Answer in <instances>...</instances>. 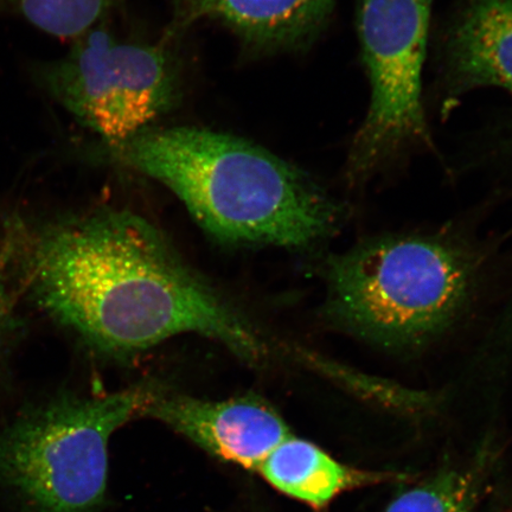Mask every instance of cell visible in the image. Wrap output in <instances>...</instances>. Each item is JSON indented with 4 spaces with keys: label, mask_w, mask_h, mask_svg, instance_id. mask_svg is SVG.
Instances as JSON below:
<instances>
[{
    "label": "cell",
    "mask_w": 512,
    "mask_h": 512,
    "mask_svg": "<svg viewBox=\"0 0 512 512\" xmlns=\"http://www.w3.org/2000/svg\"><path fill=\"white\" fill-rule=\"evenodd\" d=\"M5 258L34 302L104 354H139L183 335L261 366L275 349L198 275L155 224L124 209L8 223Z\"/></svg>",
    "instance_id": "6da1fadb"
},
{
    "label": "cell",
    "mask_w": 512,
    "mask_h": 512,
    "mask_svg": "<svg viewBox=\"0 0 512 512\" xmlns=\"http://www.w3.org/2000/svg\"><path fill=\"white\" fill-rule=\"evenodd\" d=\"M108 151L163 184L222 242L304 249L334 234L344 217L307 172L234 134L150 127Z\"/></svg>",
    "instance_id": "7a4b0ae2"
},
{
    "label": "cell",
    "mask_w": 512,
    "mask_h": 512,
    "mask_svg": "<svg viewBox=\"0 0 512 512\" xmlns=\"http://www.w3.org/2000/svg\"><path fill=\"white\" fill-rule=\"evenodd\" d=\"M478 258L445 236H387L329 261L326 316L390 349L418 348L463 316L477 287Z\"/></svg>",
    "instance_id": "3957f363"
},
{
    "label": "cell",
    "mask_w": 512,
    "mask_h": 512,
    "mask_svg": "<svg viewBox=\"0 0 512 512\" xmlns=\"http://www.w3.org/2000/svg\"><path fill=\"white\" fill-rule=\"evenodd\" d=\"M155 389L143 383L32 409L0 435V471L42 512L92 511L105 496L113 433L143 418Z\"/></svg>",
    "instance_id": "277c9868"
},
{
    "label": "cell",
    "mask_w": 512,
    "mask_h": 512,
    "mask_svg": "<svg viewBox=\"0 0 512 512\" xmlns=\"http://www.w3.org/2000/svg\"><path fill=\"white\" fill-rule=\"evenodd\" d=\"M432 5L433 0H358L370 105L345 166L352 184L368 181L402 152L432 143L422 105Z\"/></svg>",
    "instance_id": "5b68a950"
},
{
    "label": "cell",
    "mask_w": 512,
    "mask_h": 512,
    "mask_svg": "<svg viewBox=\"0 0 512 512\" xmlns=\"http://www.w3.org/2000/svg\"><path fill=\"white\" fill-rule=\"evenodd\" d=\"M53 98L113 149L152 127L181 98L174 57L96 24L44 73Z\"/></svg>",
    "instance_id": "8992f818"
},
{
    "label": "cell",
    "mask_w": 512,
    "mask_h": 512,
    "mask_svg": "<svg viewBox=\"0 0 512 512\" xmlns=\"http://www.w3.org/2000/svg\"><path fill=\"white\" fill-rule=\"evenodd\" d=\"M143 418L158 420L211 456L252 471L292 435L283 416L256 396L210 401L156 387Z\"/></svg>",
    "instance_id": "52a82bcc"
},
{
    "label": "cell",
    "mask_w": 512,
    "mask_h": 512,
    "mask_svg": "<svg viewBox=\"0 0 512 512\" xmlns=\"http://www.w3.org/2000/svg\"><path fill=\"white\" fill-rule=\"evenodd\" d=\"M443 53L448 99L482 87L512 93V0H467L446 31Z\"/></svg>",
    "instance_id": "ba28073f"
},
{
    "label": "cell",
    "mask_w": 512,
    "mask_h": 512,
    "mask_svg": "<svg viewBox=\"0 0 512 512\" xmlns=\"http://www.w3.org/2000/svg\"><path fill=\"white\" fill-rule=\"evenodd\" d=\"M182 24L223 25L256 50L310 47L328 25L336 0H175Z\"/></svg>",
    "instance_id": "9c48e42d"
},
{
    "label": "cell",
    "mask_w": 512,
    "mask_h": 512,
    "mask_svg": "<svg viewBox=\"0 0 512 512\" xmlns=\"http://www.w3.org/2000/svg\"><path fill=\"white\" fill-rule=\"evenodd\" d=\"M258 472L281 494L315 509L325 508L344 492L407 478L405 473L344 465L317 445L293 435L274 448Z\"/></svg>",
    "instance_id": "30bf717a"
},
{
    "label": "cell",
    "mask_w": 512,
    "mask_h": 512,
    "mask_svg": "<svg viewBox=\"0 0 512 512\" xmlns=\"http://www.w3.org/2000/svg\"><path fill=\"white\" fill-rule=\"evenodd\" d=\"M494 454L488 450L467 465L445 467L402 492L384 512H475Z\"/></svg>",
    "instance_id": "8fae6325"
},
{
    "label": "cell",
    "mask_w": 512,
    "mask_h": 512,
    "mask_svg": "<svg viewBox=\"0 0 512 512\" xmlns=\"http://www.w3.org/2000/svg\"><path fill=\"white\" fill-rule=\"evenodd\" d=\"M32 27L60 40H76L99 24L114 0H6Z\"/></svg>",
    "instance_id": "7c38bea8"
},
{
    "label": "cell",
    "mask_w": 512,
    "mask_h": 512,
    "mask_svg": "<svg viewBox=\"0 0 512 512\" xmlns=\"http://www.w3.org/2000/svg\"><path fill=\"white\" fill-rule=\"evenodd\" d=\"M17 328L14 296H12L10 287L0 277V349L4 347L5 342L9 341L10 336Z\"/></svg>",
    "instance_id": "4fadbf2b"
}]
</instances>
